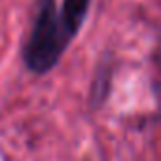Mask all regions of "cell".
Instances as JSON below:
<instances>
[{
  "label": "cell",
  "instance_id": "cell-1",
  "mask_svg": "<svg viewBox=\"0 0 161 161\" xmlns=\"http://www.w3.org/2000/svg\"><path fill=\"white\" fill-rule=\"evenodd\" d=\"M74 36L57 0H36L32 31L23 51L27 66L36 74L49 72Z\"/></svg>",
  "mask_w": 161,
  "mask_h": 161
},
{
  "label": "cell",
  "instance_id": "cell-2",
  "mask_svg": "<svg viewBox=\"0 0 161 161\" xmlns=\"http://www.w3.org/2000/svg\"><path fill=\"white\" fill-rule=\"evenodd\" d=\"M89 4L91 0H64L63 6H61V12L68 23V27L78 32L82 29L86 17H87V12H89Z\"/></svg>",
  "mask_w": 161,
  "mask_h": 161
}]
</instances>
